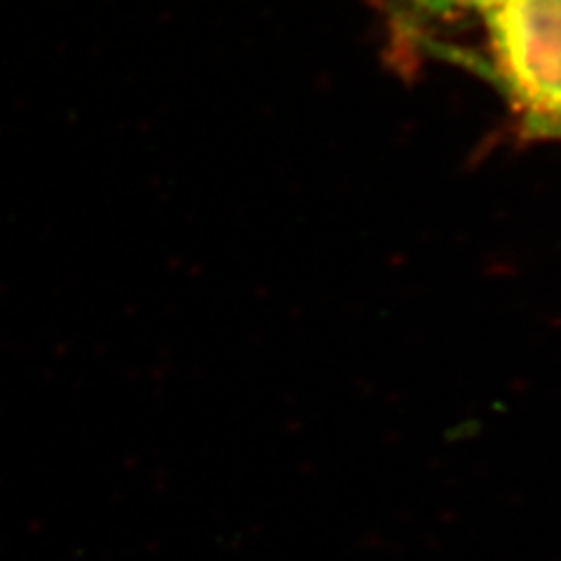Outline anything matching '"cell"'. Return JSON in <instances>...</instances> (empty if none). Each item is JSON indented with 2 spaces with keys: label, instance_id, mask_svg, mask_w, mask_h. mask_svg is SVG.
Instances as JSON below:
<instances>
[{
  "label": "cell",
  "instance_id": "7a4b0ae2",
  "mask_svg": "<svg viewBox=\"0 0 561 561\" xmlns=\"http://www.w3.org/2000/svg\"><path fill=\"white\" fill-rule=\"evenodd\" d=\"M428 12H482L494 0H408Z\"/></svg>",
  "mask_w": 561,
  "mask_h": 561
},
{
  "label": "cell",
  "instance_id": "6da1fadb",
  "mask_svg": "<svg viewBox=\"0 0 561 561\" xmlns=\"http://www.w3.org/2000/svg\"><path fill=\"white\" fill-rule=\"evenodd\" d=\"M480 16L526 129L561 136V0H494Z\"/></svg>",
  "mask_w": 561,
  "mask_h": 561
}]
</instances>
